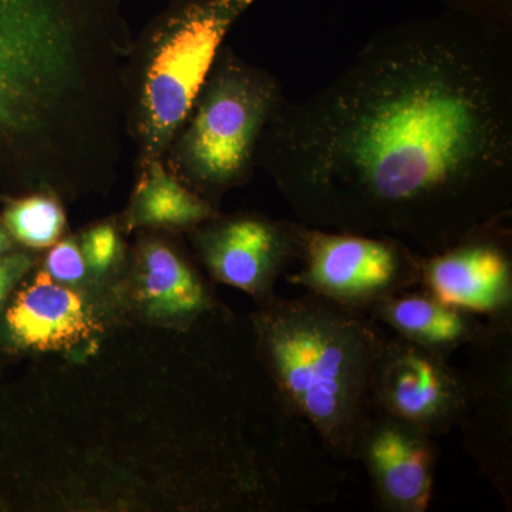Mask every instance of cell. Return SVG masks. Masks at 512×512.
<instances>
[{
    "label": "cell",
    "instance_id": "9c48e42d",
    "mask_svg": "<svg viewBox=\"0 0 512 512\" xmlns=\"http://www.w3.org/2000/svg\"><path fill=\"white\" fill-rule=\"evenodd\" d=\"M187 234L205 275L247 293L259 306L278 296L279 278L298 259L301 222L220 212Z\"/></svg>",
    "mask_w": 512,
    "mask_h": 512
},
{
    "label": "cell",
    "instance_id": "5b68a950",
    "mask_svg": "<svg viewBox=\"0 0 512 512\" xmlns=\"http://www.w3.org/2000/svg\"><path fill=\"white\" fill-rule=\"evenodd\" d=\"M284 99L274 74L222 46L165 164L220 210L222 198L254 175L262 134Z\"/></svg>",
    "mask_w": 512,
    "mask_h": 512
},
{
    "label": "cell",
    "instance_id": "d6986e66",
    "mask_svg": "<svg viewBox=\"0 0 512 512\" xmlns=\"http://www.w3.org/2000/svg\"><path fill=\"white\" fill-rule=\"evenodd\" d=\"M37 258L32 252L12 251L0 255V313L5 309L10 296L36 268Z\"/></svg>",
    "mask_w": 512,
    "mask_h": 512
},
{
    "label": "cell",
    "instance_id": "4fadbf2b",
    "mask_svg": "<svg viewBox=\"0 0 512 512\" xmlns=\"http://www.w3.org/2000/svg\"><path fill=\"white\" fill-rule=\"evenodd\" d=\"M353 461L365 467L376 510H429L439 463L436 437L376 409L357 436Z\"/></svg>",
    "mask_w": 512,
    "mask_h": 512
},
{
    "label": "cell",
    "instance_id": "e0dca14e",
    "mask_svg": "<svg viewBox=\"0 0 512 512\" xmlns=\"http://www.w3.org/2000/svg\"><path fill=\"white\" fill-rule=\"evenodd\" d=\"M77 238L94 288L109 298L117 311V286L128 264V249L119 222H97Z\"/></svg>",
    "mask_w": 512,
    "mask_h": 512
},
{
    "label": "cell",
    "instance_id": "44dd1931",
    "mask_svg": "<svg viewBox=\"0 0 512 512\" xmlns=\"http://www.w3.org/2000/svg\"><path fill=\"white\" fill-rule=\"evenodd\" d=\"M13 245H15V241L10 237L8 229L5 228V225L0 224V255L15 251Z\"/></svg>",
    "mask_w": 512,
    "mask_h": 512
},
{
    "label": "cell",
    "instance_id": "8fae6325",
    "mask_svg": "<svg viewBox=\"0 0 512 512\" xmlns=\"http://www.w3.org/2000/svg\"><path fill=\"white\" fill-rule=\"evenodd\" d=\"M376 409L439 437L458 427L466 404L463 372L390 333L375 373Z\"/></svg>",
    "mask_w": 512,
    "mask_h": 512
},
{
    "label": "cell",
    "instance_id": "7c38bea8",
    "mask_svg": "<svg viewBox=\"0 0 512 512\" xmlns=\"http://www.w3.org/2000/svg\"><path fill=\"white\" fill-rule=\"evenodd\" d=\"M421 288L485 320H512L511 224L480 229L421 256Z\"/></svg>",
    "mask_w": 512,
    "mask_h": 512
},
{
    "label": "cell",
    "instance_id": "2e32d148",
    "mask_svg": "<svg viewBox=\"0 0 512 512\" xmlns=\"http://www.w3.org/2000/svg\"><path fill=\"white\" fill-rule=\"evenodd\" d=\"M3 225L13 241L29 251H42L66 234L67 218L62 201L49 192H28L10 201L3 212Z\"/></svg>",
    "mask_w": 512,
    "mask_h": 512
},
{
    "label": "cell",
    "instance_id": "52a82bcc",
    "mask_svg": "<svg viewBox=\"0 0 512 512\" xmlns=\"http://www.w3.org/2000/svg\"><path fill=\"white\" fill-rule=\"evenodd\" d=\"M466 348V404L458 427L467 453L511 511L512 320H485Z\"/></svg>",
    "mask_w": 512,
    "mask_h": 512
},
{
    "label": "cell",
    "instance_id": "30bf717a",
    "mask_svg": "<svg viewBox=\"0 0 512 512\" xmlns=\"http://www.w3.org/2000/svg\"><path fill=\"white\" fill-rule=\"evenodd\" d=\"M119 319L109 302L57 284L33 269L3 309L10 348L26 353H73L93 348Z\"/></svg>",
    "mask_w": 512,
    "mask_h": 512
},
{
    "label": "cell",
    "instance_id": "3957f363",
    "mask_svg": "<svg viewBox=\"0 0 512 512\" xmlns=\"http://www.w3.org/2000/svg\"><path fill=\"white\" fill-rule=\"evenodd\" d=\"M255 348L286 406L336 461H353L375 412L373 382L390 332L369 313L305 292L249 315Z\"/></svg>",
    "mask_w": 512,
    "mask_h": 512
},
{
    "label": "cell",
    "instance_id": "6da1fadb",
    "mask_svg": "<svg viewBox=\"0 0 512 512\" xmlns=\"http://www.w3.org/2000/svg\"><path fill=\"white\" fill-rule=\"evenodd\" d=\"M256 167L306 227L436 254L512 218V26L447 9L380 30L285 99Z\"/></svg>",
    "mask_w": 512,
    "mask_h": 512
},
{
    "label": "cell",
    "instance_id": "277c9868",
    "mask_svg": "<svg viewBox=\"0 0 512 512\" xmlns=\"http://www.w3.org/2000/svg\"><path fill=\"white\" fill-rule=\"evenodd\" d=\"M255 0H173L131 40L124 63V124L137 170L164 160L225 39Z\"/></svg>",
    "mask_w": 512,
    "mask_h": 512
},
{
    "label": "cell",
    "instance_id": "7a4b0ae2",
    "mask_svg": "<svg viewBox=\"0 0 512 512\" xmlns=\"http://www.w3.org/2000/svg\"><path fill=\"white\" fill-rule=\"evenodd\" d=\"M124 0H0V187L96 194L123 158Z\"/></svg>",
    "mask_w": 512,
    "mask_h": 512
},
{
    "label": "cell",
    "instance_id": "8992f818",
    "mask_svg": "<svg viewBox=\"0 0 512 512\" xmlns=\"http://www.w3.org/2000/svg\"><path fill=\"white\" fill-rule=\"evenodd\" d=\"M421 256L397 238L301 224L299 269L288 281L305 292L369 313L389 296L420 286Z\"/></svg>",
    "mask_w": 512,
    "mask_h": 512
},
{
    "label": "cell",
    "instance_id": "5bb4252c",
    "mask_svg": "<svg viewBox=\"0 0 512 512\" xmlns=\"http://www.w3.org/2000/svg\"><path fill=\"white\" fill-rule=\"evenodd\" d=\"M369 315L392 335L447 360L476 340L485 326V319L441 302L421 286L389 296Z\"/></svg>",
    "mask_w": 512,
    "mask_h": 512
},
{
    "label": "cell",
    "instance_id": "ba28073f",
    "mask_svg": "<svg viewBox=\"0 0 512 512\" xmlns=\"http://www.w3.org/2000/svg\"><path fill=\"white\" fill-rule=\"evenodd\" d=\"M119 316L174 332H191L225 309L211 279L174 238L141 231L116 291Z\"/></svg>",
    "mask_w": 512,
    "mask_h": 512
},
{
    "label": "cell",
    "instance_id": "9a60e30c",
    "mask_svg": "<svg viewBox=\"0 0 512 512\" xmlns=\"http://www.w3.org/2000/svg\"><path fill=\"white\" fill-rule=\"evenodd\" d=\"M220 210L202 200L167 167L151 161L137 170V183L119 222L121 231L190 232Z\"/></svg>",
    "mask_w": 512,
    "mask_h": 512
},
{
    "label": "cell",
    "instance_id": "ffe728a7",
    "mask_svg": "<svg viewBox=\"0 0 512 512\" xmlns=\"http://www.w3.org/2000/svg\"><path fill=\"white\" fill-rule=\"evenodd\" d=\"M447 9L463 10L512 26V0H437Z\"/></svg>",
    "mask_w": 512,
    "mask_h": 512
},
{
    "label": "cell",
    "instance_id": "ac0fdd59",
    "mask_svg": "<svg viewBox=\"0 0 512 512\" xmlns=\"http://www.w3.org/2000/svg\"><path fill=\"white\" fill-rule=\"evenodd\" d=\"M39 268L43 269L57 284L90 293V295L109 302L114 308L113 302L94 288L89 272H87L77 235L63 237L55 245L47 248Z\"/></svg>",
    "mask_w": 512,
    "mask_h": 512
}]
</instances>
